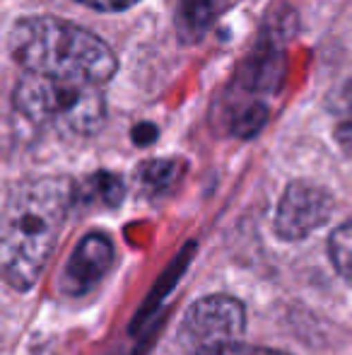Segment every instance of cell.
I'll return each mask as SVG.
<instances>
[{
  "mask_svg": "<svg viewBox=\"0 0 352 355\" xmlns=\"http://www.w3.org/2000/svg\"><path fill=\"white\" fill-rule=\"evenodd\" d=\"M75 187L63 177H39L12 189L0 206V278L15 290L39 281L53 254Z\"/></svg>",
  "mask_w": 352,
  "mask_h": 355,
  "instance_id": "cell-1",
  "label": "cell"
},
{
  "mask_svg": "<svg viewBox=\"0 0 352 355\" xmlns=\"http://www.w3.org/2000/svg\"><path fill=\"white\" fill-rule=\"evenodd\" d=\"M10 53L24 73L99 87L118 71V61L106 42L48 15L19 19L10 32Z\"/></svg>",
  "mask_w": 352,
  "mask_h": 355,
  "instance_id": "cell-2",
  "label": "cell"
},
{
  "mask_svg": "<svg viewBox=\"0 0 352 355\" xmlns=\"http://www.w3.org/2000/svg\"><path fill=\"white\" fill-rule=\"evenodd\" d=\"M15 109L39 128L68 138L94 136L104 126L106 107L99 85L24 73L15 87Z\"/></svg>",
  "mask_w": 352,
  "mask_h": 355,
  "instance_id": "cell-3",
  "label": "cell"
},
{
  "mask_svg": "<svg viewBox=\"0 0 352 355\" xmlns=\"http://www.w3.org/2000/svg\"><path fill=\"white\" fill-rule=\"evenodd\" d=\"M246 309L239 300L227 295H210L193 302L183 317L181 336L196 346V351L220 343H232L244 334Z\"/></svg>",
  "mask_w": 352,
  "mask_h": 355,
  "instance_id": "cell-4",
  "label": "cell"
},
{
  "mask_svg": "<svg viewBox=\"0 0 352 355\" xmlns=\"http://www.w3.org/2000/svg\"><path fill=\"white\" fill-rule=\"evenodd\" d=\"M333 213V196L311 182H292L280 198L275 213V234L285 242L309 237L328 223Z\"/></svg>",
  "mask_w": 352,
  "mask_h": 355,
  "instance_id": "cell-5",
  "label": "cell"
},
{
  "mask_svg": "<svg viewBox=\"0 0 352 355\" xmlns=\"http://www.w3.org/2000/svg\"><path fill=\"white\" fill-rule=\"evenodd\" d=\"M113 263V244L106 234L89 232L77 242L71 259L63 266L61 290L66 295H85L109 273Z\"/></svg>",
  "mask_w": 352,
  "mask_h": 355,
  "instance_id": "cell-6",
  "label": "cell"
},
{
  "mask_svg": "<svg viewBox=\"0 0 352 355\" xmlns=\"http://www.w3.org/2000/svg\"><path fill=\"white\" fill-rule=\"evenodd\" d=\"M181 177V162L176 159H150L138 169V182L147 193H162Z\"/></svg>",
  "mask_w": 352,
  "mask_h": 355,
  "instance_id": "cell-7",
  "label": "cell"
},
{
  "mask_svg": "<svg viewBox=\"0 0 352 355\" xmlns=\"http://www.w3.org/2000/svg\"><path fill=\"white\" fill-rule=\"evenodd\" d=\"M123 182L116 177V174H106L99 172L94 177H89L85 184L80 187V196L85 201H102L106 206H118L123 198Z\"/></svg>",
  "mask_w": 352,
  "mask_h": 355,
  "instance_id": "cell-8",
  "label": "cell"
},
{
  "mask_svg": "<svg viewBox=\"0 0 352 355\" xmlns=\"http://www.w3.org/2000/svg\"><path fill=\"white\" fill-rule=\"evenodd\" d=\"M328 254L335 271L352 283V223H345L331 234Z\"/></svg>",
  "mask_w": 352,
  "mask_h": 355,
  "instance_id": "cell-9",
  "label": "cell"
},
{
  "mask_svg": "<svg viewBox=\"0 0 352 355\" xmlns=\"http://www.w3.org/2000/svg\"><path fill=\"white\" fill-rule=\"evenodd\" d=\"M212 5H215V0H183L181 24L188 29V37L196 39L205 32L212 17Z\"/></svg>",
  "mask_w": 352,
  "mask_h": 355,
  "instance_id": "cell-10",
  "label": "cell"
},
{
  "mask_svg": "<svg viewBox=\"0 0 352 355\" xmlns=\"http://www.w3.org/2000/svg\"><path fill=\"white\" fill-rule=\"evenodd\" d=\"M335 109H338V114H340L338 138L345 145H352V80L340 89L338 99H335Z\"/></svg>",
  "mask_w": 352,
  "mask_h": 355,
  "instance_id": "cell-11",
  "label": "cell"
},
{
  "mask_svg": "<svg viewBox=\"0 0 352 355\" xmlns=\"http://www.w3.org/2000/svg\"><path fill=\"white\" fill-rule=\"evenodd\" d=\"M196 355H285L280 351H270V348H256V346H244V343H220V346L201 348Z\"/></svg>",
  "mask_w": 352,
  "mask_h": 355,
  "instance_id": "cell-12",
  "label": "cell"
},
{
  "mask_svg": "<svg viewBox=\"0 0 352 355\" xmlns=\"http://www.w3.org/2000/svg\"><path fill=\"white\" fill-rule=\"evenodd\" d=\"M77 3L94 10H102V12H118V10H126L131 5H136L138 0H77Z\"/></svg>",
  "mask_w": 352,
  "mask_h": 355,
  "instance_id": "cell-13",
  "label": "cell"
}]
</instances>
